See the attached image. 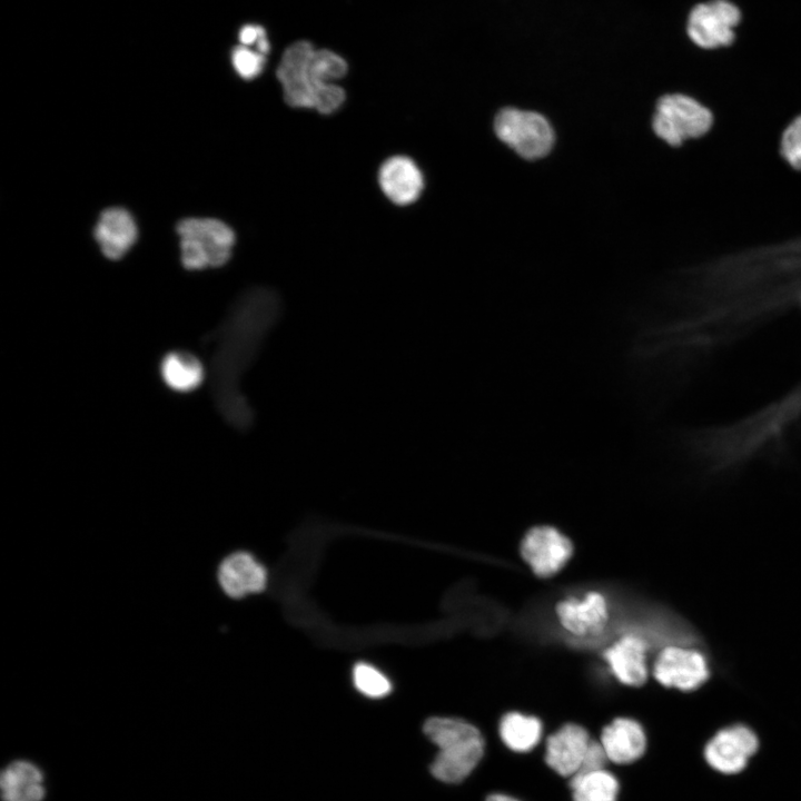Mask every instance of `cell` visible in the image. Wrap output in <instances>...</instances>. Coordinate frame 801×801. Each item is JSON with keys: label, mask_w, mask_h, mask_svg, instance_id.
Wrapping results in <instances>:
<instances>
[{"label": "cell", "mask_w": 801, "mask_h": 801, "mask_svg": "<svg viewBox=\"0 0 801 801\" xmlns=\"http://www.w3.org/2000/svg\"><path fill=\"white\" fill-rule=\"evenodd\" d=\"M279 313L278 295L269 288L255 287L239 296L217 332L212 388L221 415L238 429L248 428L253 421L251 408L238 388L240 375Z\"/></svg>", "instance_id": "6da1fadb"}, {"label": "cell", "mask_w": 801, "mask_h": 801, "mask_svg": "<svg viewBox=\"0 0 801 801\" xmlns=\"http://www.w3.org/2000/svg\"><path fill=\"white\" fill-rule=\"evenodd\" d=\"M424 732L439 751L431 764L432 774L448 783L465 779L479 762L484 741L468 722L454 718H431Z\"/></svg>", "instance_id": "7a4b0ae2"}, {"label": "cell", "mask_w": 801, "mask_h": 801, "mask_svg": "<svg viewBox=\"0 0 801 801\" xmlns=\"http://www.w3.org/2000/svg\"><path fill=\"white\" fill-rule=\"evenodd\" d=\"M655 136L672 148L705 136L712 128V111L694 97L672 92L659 98L652 117Z\"/></svg>", "instance_id": "3957f363"}, {"label": "cell", "mask_w": 801, "mask_h": 801, "mask_svg": "<svg viewBox=\"0 0 801 801\" xmlns=\"http://www.w3.org/2000/svg\"><path fill=\"white\" fill-rule=\"evenodd\" d=\"M177 233L181 263L190 270L225 265L236 239L234 230L216 218H185L178 222Z\"/></svg>", "instance_id": "277c9868"}, {"label": "cell", "mask_w": 801, "mask_h": 801, "mask_svg": "<svg viewBox=\"0 0 801 801\" xmlns=\"http://www.w3.org/2000/svg\"><path fill=\"white\" fill-rule=\"evenodd\" d=\"M494 130L504 144L525 159L544 157L554 142L550 122L534 111L502 109L495 117Z\"/></svg>", "instance_id": "5b68a950"}, {"label": "cell", "mask_w": 801, "mask_h": 801, "mask_svg": "<svg viewBox=\"0 0 801 801\" xmlns=\"http://www.w3.org/2000/svg\"><path fill=\"white\" fill-rule=\"evenodd\" d=\"M740 10L726 0H711L695 6L688 19L686 31L700 48L715 49L729 46L734 39V27Z\"/></svg>", "instance_id": "8992f818"}, {"label": "cell", "mask_w": 801, "mask_h": 801, "mask_svg": "<svg viewBox=\"0 0 801 801\" xmlns=\"http://www.w3.org/2000/svg\"><path fill=\"white\" fill-rule=\"evenodd\" d=\"M759 749L756 734L745 725L735 724L718 731L705 744L704 760L722 774H738L745 769Z\"/></svg>", "instance_id": "52a82bcc"}, {"label": "cell", "mask_w": 801, "mask_h": 801, "mask_svg": "<svg viewBox=\"0 0 801 801\" xmlns=\"http://www.w3.org/2000/svg\"><path fill=\"white\" fill-rule=\"evenodd\" d=\"M572 553L571 541L550 525L530 528L521 543L522 557L540 577H550L557 573Z\"/></svg>", "instance_id": "ba28073f"}, {"label": "cell", "mask_w": 801, "mask_h": 801, "mask_svg": "<svg viewBox=\"0 0 801 801\" xmlns=\"http://www.w3.org/2000/svg\"><path fill=\"white\" fill-rule=\"evenodd\" d=\"M314 51L309 41H297L286 48L277 67L276 76L283 88L284 100L293 108L314 107V86L309 70Z\"/></svg>", "instance_id": "9c48e42d"}, {"label": "cell", "mask_w": 801, "mask_h": 801, "mask_svg": "<svg viewBox=\"0 0 801 801\" xmlns=\"http://www.w3.org/2000/svg\"><path fill=\"white\" fill-rule=\"evenodd\" d=\"M653 674L662 685L691 691L700 686L709 678L710 672L702 653L669 646L659 654Z\"/></svg>", "instance_id": "30bf717a"}, {"label": "cell", "mask_w": 801, "mask_h": 801, "mask_svg": "<svg viewBox=\"0 0 801 801\" xmlns=\"http://www.w3.org/2000/svg\"><path fill=\"white\" fill-rule=\"evenodd\" d=\"M378 182L384 195L399 206L416 201L424 188V177L418 166L409 157L400 155L382 164Z\"/></svg>", "instance_id": "8fae6325"}, {"label": "cell", "mask_w": 801, "mask_h": 801, "mask_svg": "<svg viewBox=\"0 0 801 801\" xmlns=\"http://www.w3.org/2000/svg\"><path fill=\"white\" fill-rule=\"evenodd\" d=\"M555 610L562 626L576 636L600 634L609 619L606 601L599 592H589L583 600L561 601Z\"/></svg>", "instance_id": "7c38bea8"}, {"label": "cell", "mask_w": 801, "mask_h": 801, "mask_svg": "<svg viewBox=\"0 0 801 801\" xmlns=\"http://www.w3.org/2000/svg\"><path fill=\"white\" fill-rule=\"evenodd\" d=\"M591 740L583 726L567 723L547 738L545 762L556 773L573 777L582 763Z\"/></svg>", "instance_id": "4fadbf2b"}, {"label": "cell", "mask_w": 801, "mask_h": 801, "mask_svg": "<svg viewBox=\"0 0 801 801\" xmlns=\"http://www.w3.org/2000/svg\"><path fill=\"white\" fill-rule=\"evenodd\" d=\"M218 581L228 596L240 599L261 592L266 586L267 573L249 553L236 552L221 562Z\"/></svg>", "instance_id": "5bb4252c"}, {"label": "cell", "mask_w": 801, "mask_h": 801, "mask_svg": "<svg viewBox=\"0 0 801 801\" xmlns=\"http://www.w3.org/2000/svg\"><path fill=\"white\" fill-rule=\"evenodd\" d=\"M138 229L131 214L122 207L105 209L95 228V237L103 255L120 259L132 247Z\"/></svg>", "instance_id": "9a60e30c"}, {"label": "cell", "mask_w": 801, "mask_h": 801, "mask_svg": "<svg viewBox=\"0 0 801 801\" xmlns=\"http://www.w3.org/2000/svg\"><path fill=\"white\" fill-rule=\"evenodd\" d=\"M646 649L641 636L627 634L605 651L604 659L621 683L640 686L647 679Z\"/></svg>", "instance_id": "2e32d148"}, {"label": "cell", "mask_w": 801, "mask_h": 801, "mask_svg": "<svg viewBox=\"0 0 801 801\" xmlns=\"http://www.w3.org/2000/svg\"><path fill=\"white\" fill-rule=\"evenodd\" d=\"M601 744L610 761L626 764L642 756L646 746V738L636 721L617 718L603 729Z\"/></svg>", "instance_id": "e0dca14e"}, {"label": "cell", "mask_w": 801, "mask_h": 801, "mask_svg": "<svg viewBox=\"0 0 801 801\" xmlns=\"http://www.w3.org/2000/svg\"><path fill=\"white\" fill-rule=\"evenodd\" d=\"M0 788L3 801H42L46 793L42 772L26 760L13 761L3 769Z\"/></svg>", "instance_id": "ac0fdd59"}, {"label": "cell", "mask_w": 801, "mask_h": 801, "mask_svg": "<svg viewBox=\"0 0 801 801\" xmlns=\"http://www.w3.org/2000/svg\"><path fill=\"white\" fill-rule=\"evenodd\" d=\"M165 383L176 392H190L204 380L205 370L200 360L188 352L169 353L161 363Z\"/></svg>", "instance_id": "d6986e66"}, {"label": "cell", "mask_w": 801, "mask_h": 801, "mask_svg": "<svg viewBox=\"0 0 801 801\" xmlns=\"http://www.w3.org/2000/svg\"><path fill=\"white\" fill-rule=\"evenodd\" d=\"M500 735L505 745L511 750L527 752L540 742L542 723L535 716L510 712L501 720Z\"/></svg>", "instance_id": "ffe728a7"}, {"label": "cell", "mask_w": 801, "mask_h": 801, "mask_svg": "<svg viewBox=\"0 0 801 801\" xmlns=\"http://www.w3.org/2000/svg\"><path fill=\"white\" fill-rule=\"evenodd\" d=\"M574 801H615L619 782L605 769L581 777H572L570 781Z\"/></svg>", "instance_id": "44dd1931"}, {"label": "cell", "mask_w": 801, "mask_h": 801, "mask_svg": "<svg viewBox=\"0 0 801 801\" xmlns=\"http://www.w3.org/2000/svg\"><path fill=\"white\" fill-rule=\"evenodd\" d=\"M353 680L356 689L369 698L385 696L392 690L389 680L376 668L367 663L355 665Z\"/></svg>", "instance_id": "7402d4cb"}, {"label": "cell", "mask_w": 801, "mask_h": 801, "mask_svg": "<svg viewBox=\"0 0 801 801\" xmlns=\"http://www.w3.org/2000/svg\"><path fill=\"white\" fill-rule=\"evenodd\" d=\"M231 61L236 72L243 79L251 80L263 72L266 65V56L257 50H250L247 46L240 44L234 49Z\"/></svg>", "instance_id": "603a6c76"}, {"label": "cell", "mask_w": 801, "mask_h": 801, "mask_svg": "<svg viewBox=\"0 0 801 801\" xmlns=\"http://www.w3.org/2000/svg\"><path fill=\"white\" fill-rule=\"evenodd\" d=\"M780 152L782 158L795 170L801 171V115L784 129Z\"/></svg>", "instance_id": "cb8c5ba5"}, {"label": "cell", "mask_w": 801, "mask_h": 801, "mask_svg": "<svg viewBox=\"0 0 801 801\" xmlns=\"http://www.w3.org/2000/svg\"><path fill=\"white\" fill-rule=\"evenodd\" d=\"M609 758L601 742L591 740L587 751L577 772L573 777H581L604 769ZM572 778V777H571Z\"/></svg>", "instance_id": "d4e9b609"}, {"label": "cell", "mask_w": 801, "mask_h": 801, "mask_svg": "<svg viewBox=\"0 0 801 801\" xmlns=\"http://www.w3.org/2000/svg\"><path fill=\"white\" fill-rule=\"evenodd\" d=\"M264 36H266V30L263 27L248 24L240 30L239 40L243 46H250L257 43Z\"/></svg>", "instance_id": "484cf974"}, {"label": "cell", "mask_w": 801, "mask_h": 801, "mask_svg": "<svg viewBox=\"0 0 801 801\" xmlns=\"http://www.w3.org/2000/svg\"><path fill=\"white\" fill-rule=\"evenodd\" d=\"M486 801H518V800L513 797L506 795V794L495 793V794H491Z\"/></svg>", "instance_id": "4316f807"}]
</instances>
